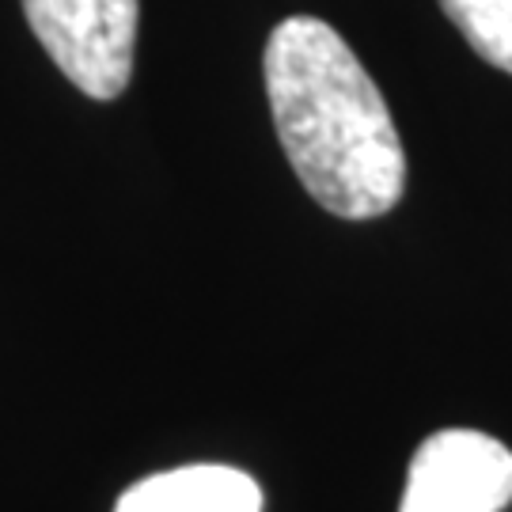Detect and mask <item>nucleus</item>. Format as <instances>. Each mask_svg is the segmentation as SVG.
<instances>
[{"label":"nucleus","mask_w":512,"mask_h":512,"mask_svg":"<svg viewBox=\"0 0 512 512\" xmlns=\"http://www.w3.org/2000/svg\"><path fill=\"white\" fill-rule=\"evenodd\" d=\"M482 61L512 76V0H440Z\"/></svg>","instance_id":"obj_5"},{"label":"nucleus","mask_w":512,"mask_h":512,"mask_svg":"<svg viewBox=\"0 0 512 512\" xmlns=\"http://www.w3.org/2000/svg\"><path fill=\"white\" fill-rule=\"evenodd\" d=\"M42 50L84 95L110 103L129 88L137 50V0H23Z\"/></svg>","instance_id":"obj_2"},{"label":"nucleus","mask_w":512,"mask_h":512,"mask_svg":"<svg viewBox=\"0 0 512 512\" xmlns=\"http://www.w3.org/2000/svg\"><path fill=\"white\" fill-rule=\"evenodd\" d=\"M266 95L281 148L315 202L342 220L391 213L406 152L384 95L330 23L289 16L266 42Z\"/></svg>","instance_id":"obj_1"},{"label":"nucleus","mask_w":512,"mask_h":512,"mask_svg":"<svg viewBox=\"0 0 512 512\" xmlns=\"http://www.w3.org/2000/svg\"><path fill=\"white\" fill-rule=\"evenodd\" d=\"M114 512H262V486L236 467L190 463L129 486Z\"/></svg>","instance_id":"obj_4"},{"label":"nucleus","mask_w":512,"mask_h":512,"mask_svg":"<svg viewBox=\"0 0 512 512\" xmlns=\"http://www.w3.org/2000/svg\"><path fill=\"white\" fill-rule=\"evenodd\" d=\"M509 501V448L478 429H440L410 459L399 512H501Z\"/></svg>","instance_id":"obj_3"}]
</instances>
